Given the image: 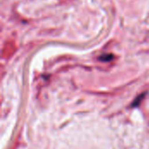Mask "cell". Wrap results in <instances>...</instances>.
I'll use <instances>...</instances> for the list:
<instances>
[{"label": "cell", "instance_id": "cell-1", "mask_svg": "<svg viewBox=\"0 0 149 149\" xmlns=\"http://www.w3.org/2000/svg\"><path fill=\"white\" fill-rule=\"evenodd\" d=\"M113 58V54H103L101 57H100V59L102 61H110Z\"/></svg>", "mask_w": 149, "mask_h": 149}, {"label": "cell", "instance_id": "cell-2", "mask_svg": "<svg viewBox=\"0 0 149 149\" xmlns=\"http://www.w3.org/2000/svg\"><path fill=\"white\" fill-rule=\"evenodd\" d=\"M144 96H145V93H143V94H141V96H139V97L135 100V101L134 102V104H132V107H136V106H138L139 103L141 102V100H142Z\"/></svg>", "mask_w": 149, "mask_h": 149}]
</instances>
